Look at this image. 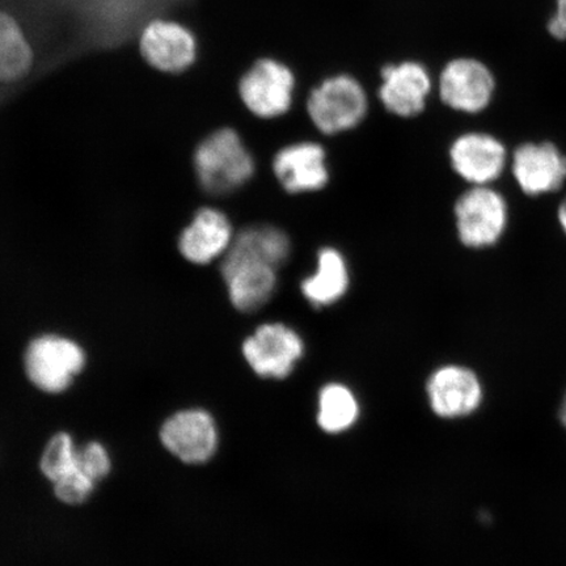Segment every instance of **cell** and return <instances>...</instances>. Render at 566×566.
<instances>
[{"mask_svg":"<svg viewBox=\"0 0 566 566\" xmlns=\"http://www.w3.org/2000/svg\"><path fill=\"white\" fill-rule=\"evenodd\" d=\"M495 90L492 71L483 62L459 59L446 66L440 80L442 102L458 112H483L491 104Z\"/></svg>","mask_w":566,"mask_h":566,"instance_id":"cell-10","label":"cell"},{"mask_svg":"<svg viewBox=\"0 0 566 566\" xmlns=\"http://www.w3.org/2000/svg\"><path fill=\"white\" fill-rule=\"evenodd\" d=\"M73 437L65 431L56 433L51 441L48 442L40 460V469L52 484L73 475L80 471V458Z\"/></svg>","mask_w":566,"mask_h":566,"instance_id":"cell-20","label":"cell"},{"mask_svg":"<svg viewBox=\"0 0 566 566\" xmlns=\"http://www.w3.org/2000/svg\"><path fill=\"white\" fill-rule=\"evenodd\" d=\"M506 159L505 145L491 134H462L450 147L452 169L473 187H486L497 180Z\"/></svg>","mask_w":566,"mask_h":566,"instance_id":"cell-11","label":"cell"},{"mask_svg":"<svg viewBox=\"0 0 566 566\" xmlns=\"http://www.w3.org/2000/svg\"><path fill=\"white\" fill-rule=\"evenodd\" d=\"M195 168L198 181L208 193L223 196L251 181L256 165L242 137L224 127L198 145Z\"/></svg>","mask_w":566,"mask_h":566,"instance_id":"cell-2","label":"cell"},{"mask_svg":"<svg viewBox=\"0 0 566 566\" xmlns=\"http://www.w3.org/2000/svg\"><path fill=\"white\" fill-rule=\"evenodd\" d=\"M350 285L348 261L334 247H324L317 252L313 274L301 283L304 300L314 307H328L343 300Z\"/></svg>","mask_w":566,"mask_h":566,"instance_id":"cell-17","label":"cell"},{"mask_svg":"<svg viewBox=\"0 0 566 566\" xmlns=\"http://www.w3.org/2000/svg\"><path fill=\"white\" fill-rule=\"evenodd\" d=\"M33 48L23 27L10 13L0 11V82L13 83L30 73Z\"/></svg>","mask_w":566,"mask_h":566,"instance_id":"cell-18","label":"cell"},{"mask_svg":"<svg viewBox=\"0 0 566 566\" xmlns=\"http://www.w3.org/2000/svg\"><path fill=\"white\" fill-rule=\"evenodd\" d=\"M557 217L558 222H560L563 231L566 233V198L560 205V208H558Z\"/></svg>","mask_w":566,"mask_h":566,"instance_id":"cell-24","label":"cell"},{"mask_svg":"<svg viewBox=\"0 0 566 566\" xmlns=\"http://www.w3.org/2000/svg\"><path fill=\"white\" fill-rule=\"evenodd\" d=\"M86 366V353L73 339L44 335L28 345L24 367L31 384L46 394H61Z\"/></svg>","mask_w":566,"mask_h":566,"instance_id":"cell-3","label":"cell"},{"mask_svg":"<svg viewBox=\"0 0 566 566\" xmlns=\"http://www.w3.org/2000/svg\"><path fill=\"white\" fill-rule=\"evenodd\" d=\"M366 92L349 75L332 76L316 87L308 97L307 112L311 122L327 136H334L357 127L366 117Z\"/></svg>","mask_w":566,"mask_h":566,"instance_id":"cell-4","label":"cell"},{"mask_svg":"<svg viewBox=\"0 0 566 566\" xmlns=\"http://www.w3.org/2000/svg\"><path fill=\"white\" fill-rule=\"evenodd\" d=\"M358 401L348 387L331 384L318 395L317 423L325 433L337 434L357 421Z\"/></svg>","mask_w":566,"mask_h":566,"instance_id":"cell-19","label":"cell"},{"mask_svg":"<svg viewBox=\"0 0 566 566\" xmlns=\"http://www.w3.org/2000/svg\"><path fill=\"white\" fill-rule=\"evenodd\" d=\"M233 238L230 219L222 211L203 208L197 211L192 223L182 231L179 250L189 263L207 265L224 256Z\"/></svg>","mask_w":566,"mask_h":566,"instance_id":"cell-16","label":"cell"},{"mask_svg":"<svg viewBox=\"0 0 566 566\" xmlns=\"http://www.w3.org/2000/svg\"><path fill=\"white\" fill-rule=\"evenodd\" d=\"M139 51L148 66L165 74H181L195 65L198 42L179 21L155 19L140 32Z\"/></svg>","mask_w":566,"mask_h":566,"instance_id":"cell-8","label":"cell"},{"mask_svg":"<svg viewBox=\"0 0 566 566\" xmlns=\"http://www.w3.org/2000/svg\"><path fill=\"white\" fill-rule=\"evenodd\" d=\"M454 212L459 240L473 250L494 245L506 231V200L490 186L467 190L458 198Z\"/></svg>","mask_w":566,"mask_h":566,"instance_id":"cell-5","label":"cell"},{"mask_svg":"<svg viewBox=\"0 0 566 566\" xmlns=\"http://www.w3.org/2000/svg\"><path fill=\"white\" fill-rule=\"evenodd\" d=\"M160 441L184 463H207L218 449L217 424L207 410H180L163 423Z\"/></svg>","mask_w":566,"mask_h":566,"instance_id":"cell-9","label":"cell"},{"mask_svg":"<svg viewBox=\"0 0 566 566\" xmlns=\"http://www.w3.org/2000/svg\"><path fill=\"white\" fill-rule=\"evenodd\" d=\"M77 458H80V469L95 483L108 476L112 460L103 443L92 441L82 446L77 451Z\"/></svg>","mask_w":566,"mask_h":566,"instance_id":"cell-21","label":"cell"},{"mask_svg":"<svg viewBox=\"0 0 566 566\" xmlns=\"http://www.w3.org/2000/svg\"><path fill=\"white\" fill-rule=\"evenodd\" d=\"M558 419H560L562 423L564 424V428L566 429V394L562 402L560 410H558Z\"/></svg>","mask_w":566,"mask_h":566,"instance_id":"cell-25","label":"cell"},{"mask_svg":"<svg viewBox=\"0 0 566 566\" xmlns=\"http://www.w3.org/2000/svg\"><path fill=\"white\" fill-rule=\"evenodd\" d=\"M292 253L287 233L272 224L240 231L222 260V277L232 306L253 313L272 300L279 269Z\"/></svg>","mask_w":566,"mask_h":566,"instance_id":"cell-1","label":"cell"},{"mask_svg":"<svg viewBox=\"0 0 566 566\" xmlns=\"http://www.w3.org/2000/svg\"><path fill=\"white\" fill-rule=\"evenodd\" d=\"M513 175L527 196L555 192L566 180V157L548 142L525 144L514 153Z\"/></svg>","mask_w":566,"mask_h":566,"instance_id":"cell-14","label":"cell"},{"mask_svg":"<svg viewBox=\"0 0 566 566\" xmlns=\"http://www.w3.org/2000/svg\"><path fill=\"white\" fill-rule=\"evenodd\" d=\"M379 97L385 108L399 117H413L427 106L431 90L428 71L420 63L405 62L381 71Z\"/></svg>","mask_w":566,"mask_h":566,"instance_id":"cell-15","label":"cell"},{"mask_svg":"<svg viewBox=\"0 0 566 566\" xmlns=\"http://www.w3.org/2000/svg\"><path fill=\"white\" fill-rule=\"evenodd\" d=\"M431 409L443 419L470 416L483 401L478 375L464 366L449 365L431 374L428 381Z\"/></svg>","mask_w":566,"mask_h":566,"instance_id":"cell-13","label":"cell"},{"mask_svg":"<svg viewBox=\"0 0 566 566\" xmlns=\"http://www.w3.org/2000/svg\"><path fill=\"white\" fill-rule=\"evenodd\" d=\"M547 30L552 38L566 40V0H556V9L548 20Z\"/></svg>","mask_w":566,"mask_h":566,"instance_id":"cell-23","label":"cell"},{"mask_svg":"<svg viewBox=\"0 0 566 566\" xmlns=\"http://www.w3.org/2000/svg\"><path fill=\"white\" fill-rule=\"evenodd\" d=\"M242 350L248 365L259 377L285 379L303 357L304 343L289 325L266 323L245 338Z\"/></svg>","mask_w":566,"mask_h":566,"instance_id":"cell-6","label":"cell"},{"mask_svg":"<svg viewBox=\"0 0 566 566\" xmlns=\"http://www.w3.org/2000/svg\"><path fill=\"white\" fill-rule=\"evenodd\" d=\"M295 77L287 66L274 60H260L239 83V94L252 115L275 118L293 104Z\"/></svg>","mask_w":566,"mask_h":566,"instance_id":"cell-7","label":"cell"},{"mask_svg":"<svg viewBox=\"0 0 566 566\" xmlns=\"http://www.w3.org/2000/svg\"><path fill=\"white\" fill-rule=\"evenodd\" d=\"M273 172L290 195L316 192L329 181L327 153L316 142H296L275 154Z\"/></svg>","mask_w":566,"mask_h":566,"instance_id":"cell-12","label":"cell"},{"mask_svg":"<svg viewBox=\"0 0 566 566\" xmlns=\"http://www.w3.org/2000/svg\"><path fill=\"white\" fill-rule=\"evenodd\" d=\"M96 484L94 480L80 470L53 485L56 499L63 504L81 505L94 493Z\"/></svg>","mask_w":566,"mask_h":566,"instance_id":"cell-22","label":"cell"}]
</instances>
